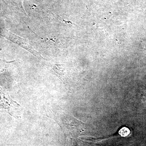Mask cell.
Listing matches in <instances>:
<instances>
[{
  "mask_svg": "<svg viewBox=\"0 0 146 146\" xmlns=\"http://www.w3.org/2000/svg\"><path fill=\"white\" fill-rule=\"evenodd\" d=\"M64 67L65 66L63 65H55L53 69L56 73H57L59 75L62 76L64 74L63 72L65 70Z\"/></svg>",
  "mask_w": 146,
  "mask_h": 146,
  "instance_id": "cell-1",
  "label": "cell"
}]
</instances>
